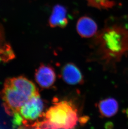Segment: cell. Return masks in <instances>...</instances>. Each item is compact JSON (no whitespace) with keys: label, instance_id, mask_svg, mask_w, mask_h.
Returning <instances> with one entry per match:
<instances>
[{"label":"cell","instance_id":"cell-1","mask_svg":"<svg viewBox=\"0 0 128 129\" xmlns=\"http://www.w3.org/2000/svg\"><path fill=\"white\" fill-rule=\"evenodd\" d=\"M91 60L108 66L128 53V16H110L90 43Z\"/></svg>","mask_w":128,"mask_h":129},{"label":"cell","instance_id":"cell-2","mask_svg":"<svg viewBox=\"0 0 128 129\" xmlns=\"http://www.w3.org/2000/svg\"><path fill=\"white\" fill-rule=\"evenodd\" d=\"M78 110L70 101L53 100V105L45 112L35 126L42 129H74L79 121Z\"/></svg>","mask_w":128,"mask_h":129},{"label":"cell","instance_id":"cell-3","mask_svg":"<svg viewBox=\"0 0 128 129\" xmlns=\"http://www.w3.org/2000/svg\"><path fill=\"white\" fill-rule=\"evenodd\" d=\"M45 102L40 94L32 97L21 107L18 112L23 119V129L33 128L43 118Z\"/></svg>","mask_w":128,"mask_h":129},{"label":"cell","instance_id":"cell-4","mask_svg":"<svg viewBox=\"0 0 128 129\" xmlns=\"http://www.w3.org/2000/svg\"><path fill=\"white\" fill-rule=\"evenodd\" d=\"M1 96L5 111L10 115L19 111L30 98L5 82Z\"/></svg>","mask_w":128,"mask_h":129},{"label":"cell","instance_id":"cell-5","mask_svg":"<svg viewBox=\"0 0 128 129\" xmlns=\"http://www.w3.org/2000/svg\"><path fill=\"white\" fill-rule=\"evenodd\" d=\"M35 78L39 86L43 89H49L54 85L56 74L54 69L48 64L42 63L36 71Z\"/></svg>","mask_w":128,"mask_h":129},{"label":"cell","instance_id":"cell-6","mask_svg":"<svg viewBox=\"0 0 128 129\" xmlns=\"http://www.w3.org/2000/svg\"><path fill=\"white\" fill-rule=\"evenodd\" d=\"M61 77L65 82L71 85L82 84L84 83V76L79 67L73 63L64 65L61 70Z\"/></svg>","mask_w":128,"mask_h":129},{"label":"cell","instance_id":"cell-7","mask_svg":"<svg viewBox=\"0 0 128 129\" xmlns=\"http://www.w3.org/2000/svg\"><path fill=\"white\" fill-rule=\"evenodd\" d=\"M11 85L29 98L38 95V90L31 81L23 76L13 77L6 81Z\"/></svg>","mask_w":128,"mask_h":129},{"label":"cell","instance_id":"cell-8","mask_svg":"<svg viewBox=\"0 0 128 129\" xmlns=\"http://www.w3.org/2000/svg\"><path fill=\"white\" fill-rule=\"evenodd\" d=\"M77 33L82 38L93 37L98 31L97 25L90 17L83 16L77 21L76 25Z\"/></svg>","mask_w":128,"mask_h":129},{"label":"cell","instance_id":"cell-9","mask_svg":"<svg viewBox=\"0 0 128 129\" xmlns=\"http://www.w3.org/2000/svg\"><path fill=\"white\" fill-rule=\"evenodd\" d=\"M67 12L66 8L62 5H55L53 7L52 14L49 19L50 26L52 28H65L68 23Z\"/></svg>","mask_w":128,"mask_h":129},{"label":"cell","instance_id":"cell-10","mask_svg":"<svg viewBox=\"0 0 128 129\" xmlns=\"http://www.w3.org/2000/svg\"><path fill=\"white\" fill-rule=\"evenodd\" d=\"M98 111L102 117L109 118L116 115L119 105L114 98H108L99 101L97 105Z\"/></svg>","mask_w":128,"mask_h":129},{"label":"cell","instance_id":"cell-11","mask_svg":"<svg viewBox=\"0 0 128 129\" xmlns=\"http://www.w3.org/2000/svg\"><path fill=\"white\" fill-rule=\"evenodd\" d=\"M87 5L99 10H108L112 8L115 2L112 0H85Z\"/></svg>","mask_w":128,"mask_h":129},{"label":"cell","instance_id":"cell-12","mask_svg":"<svg viewBox=\"0 0 128 129\" xmlns=\"http://www.w3.org/2000/svg\"><path fill=\"white\" fill-rule=\"evenodd\" d=\"M89 117L87 116H83L80 117L79 119V121L81 124H85L88 120Z\"/></svg>","mask_w":128,"mask_h":129},{"label":"cell","instance_id":"cell-13","mask_svg":"<svg viewBox=\"0 0 128 129\" xmlns=\"http://www.w3.org/2000/svg\"><path fill=\"white\" fill-rule=\"evenodd\" d=\"M34 129H42L41 127H38V126H35V127H34V128H33Z\"/></svg>","mask_w":128,"mask_h":129},{"label":"cell","instance_id":"cell-14","mask_svg":"<svg viewBox=\"0 0 128 129\" xmlns=\"http://www.w3.org/2000/svg\"><path fill=\"white\" fill-rule=\"evenodd\" d=\"M126 113L127 116H128V109L127 110H126Z\"/></svg>","mask_w":128,"mask_h":129}]
</instances>
